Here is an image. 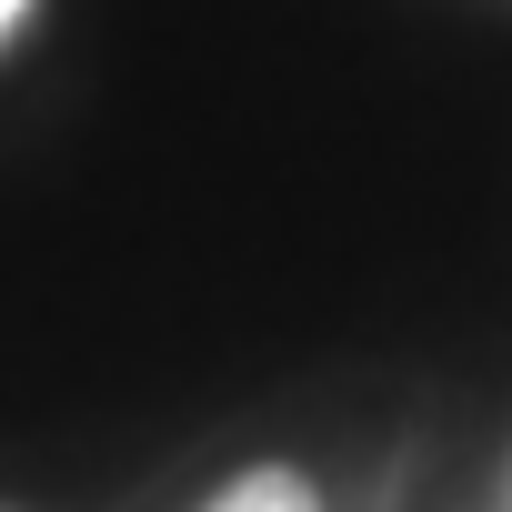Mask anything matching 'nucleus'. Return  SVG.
Returning <instances> with one entry per match:
<instances>
[{"instance_id": "nucleus-1", "label": "nucleus", "mask_w": 512, "mask_h": 512, "mask_svg": "<svg viewBox=\"0 0 512 512\" xmlns=\"http://www.w3.org/2000/svg\"><path fill=\"white\" fill-rule=\"evenodd\" d=\"M211 512H322V502H312V482H302V472H282V462H272V472H241Z\"/></svg>"}, {"instance_id": "nucleus-2", "label": "nucleus", "mask_w": 512, "mask_h": 512, "mask_svg": "<svg viewBox=\"0 0 512 512\" xmlns=\"http://www.w3.org/2000/svg\"><path fill=\"white\" fill-rule=\"evenodd\" d=\"M11 21H21V0H0V31H11Z\"/></svg>"}]
</instances>
